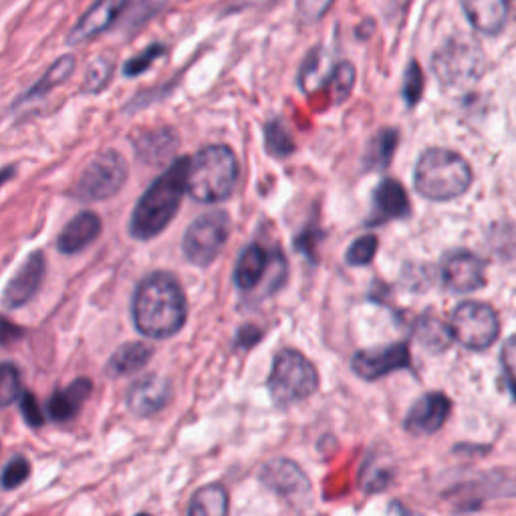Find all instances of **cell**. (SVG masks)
Instances as JSON below:
<instances>
[{"mask_svg":"<svg viewBox=\"0 0 516 516\" xmlns=\"http://www.w3.org/2000/svg\"><path fill=\"white\" fill-rule=\"evenodd\" d=\"M132 321L146 339H170L188 319V301L180 281L166 271L150 273L132 295Z\"/></svg>","mask_w":516,"mask_h":516,"instance_id":"1","label":"cell"},{"mask_svg":"<svg viewBox=\"0 0 516 516\" xmlns=\"http://www.w3.org/2000/svg\"><path fill=\"white\" fill-rule=\"evenodd\" d=\"M190 158L174 160L142 194L127 222V232L140 242L160 236L176 218L186 196Z\"/></svg>","mask_w":516,"mask_h":516,"instance_id":"2","label":"cell"},{"mask_svg":"<svg viewBox=\"0 0 516 516\" xmlns=\"http://www.w3.org/2000/svg\"><path fill=\"white\" fill-rule=\"evenodd\" d=\"M238 174V160L228 146H206L188 162L186 194L200 204L224 202L234 192Z\"/></svg>","mask_w":516,"mask_h":516,"instance_id":"3","label":"cell"},{"mask_svg":"<svg viewBox=\"0 0 516 516\" xmlns=\"http://www.w3.org/2000/svg\"><path fill=\"white\" fill-rule=\"evenodd\" d=\"M414 182L416 190L428 200H454L472 186V170L460 154L432 148L418 160Z\"/></svg>","mask_w":516,"mask_h":516,"instance_id":"4","label":"cell"},{"mask_svg":"<svg viewBox=\"0 0 516 516\" xmlns=\"http://www.w3.org/2000/svg\"><path fill=\"white\" fill-rule=\"evenodd\" d=\"M486 67V55L480 43L468 35L446 39L432 57V71L448 89H466L474 85Z\"/></svg>","mask_w":516,"mask_h":516,"instance_id":"5","label":"cell"},{"mask_svg":"<svg viewBox=\"0 0 516 516\" xmlns=\"http://www.w3.org/2000/svg\"><path fill=\"white\" fill-rule=\"evenodd\" d=\"M319 387L315 365L299 351L285 349L277 355L269 377V392L277 406H293L311 398Z\"/></svg>","mask_w":516,"mask_h":516,"instance_id":"6","label":"cell"},{"mask_svg":"<svg viewBox=\"0 0 516 516\" xmlns=\"http://www.w3.org/2000/svg\"><path fill=\"white\" fill-rule=\"evenodd\" d=\"M129 168L121 152L113 148L101 150L71 190V196L81 202H103L113 198L127 182Z\"/></svg>","mask_w":516,"mask_h":516,"instance_id":"7","label":"cell"},{"mask_svg":"<svg viewBox=\"0 0 516 516\" xmlns=\"http://www.w3.org/2000/svg\"><path fill=\"white\" fill-rule=\"evenodd\" d=\"M232 230V220L224 210H210L198 216L184 232L182 250L188 263L210 267L224 250Z\"/></svg>","mask_w":516,"mask_h":516,"instance_id":"8","label":"cell"},{"mask_svg":"<svg viewBox=\"0 0 516 516\" xmlns=\"http://www.w3.org/2000/svg\"><path fill=\"white\" fill-rule=\"evenodd\" d=\"M452 339L472 351L492 347L500 335L498 313L486 303H462L450 319Z\"/></svg>","mask_w":516,"mask_h":516,"instance_id":"9","label":"cell"},{"mask_svg":"<svg viewBox=\"0 0 516 516\" xmlns=\"http://www.w3.org/2000/svg\"><path fill=\"white\" fill-rule=\"evenodd\" d=\"M258 476L267 488L297 508H305L311 502V482L307 474L287 458L267 462Z\"/></svg>","mask_w":516,"mask_h":516,"instance_id":"10","label":"cell"},{"mask_svg":"<svg viewBox=\"0 0 516 516\" xmlns=\"http://www.w3.org/2000/svg\"><path fill=\"white\" fill-rule=\"evenodd\" d=\"M172 381L160 373H146L129 385L125 406L136 418L150 420L168 408L172 400Z\"/></svg>","mask_w":516,"mask_h":516,"instance_id":"11","label":"cell"},{"mask_svg":"<svg viewBox=\"0 0 516 516\" xmlns=\"http://www.w3.org/2000/svg\"><path fill=\"white\" fill-rule=\"evenodd\" d=\"M45 275H47V258L41 250H35L25 258L17 273L7 283L3 297H0V305H3L7 311L23 309L27 303H31L37 297L39 289L43 287Z\"/></svg>","mask_w":516,"mask_h":516,"instance_id":"12","label":"cell"},{"mask_svg":"<svg viewBox=\"0 0 516 516\" xmlns=\"http://www.w3.org/2000/svg\"><path fill=\"white\" fill-rule=\"evenodd\" d=\"M442 279L448 291L452 293H472L484 287L486 283V265L482 258L468 250H456L444 258Z\"/></svg>","mask_w":516,"mask_h":516,"instance_id":"13","label":"cell"},{"mask_svg":"<svg viewBox=\"0 0 516 516\" xmlns=\"http://www.w3.org/2000/svg\"><path fill=\"white\" fill-rule=\"evenodd\" d=\"M351 367L361 379L375 381L392 371L412 367L410 349L406 343H396V345H387V347L359 351L353 357Z\"/></svg>","mask_w":516,"mask_h":516,"instance_id":"14","label":"cell"},{"mask_svg":"<svg viewBox=\"0 0 516 516\" xmlns=\"http://www.w3.org/2000/svg\"><path fill=\"white\" fill-rule=\"evenodd\" d=\"M127 5L129 0H97V3H93V7L71 29L67 43L79 45L99 37L121 17Z\"/></svg>","mask_w":516,"mask_h":516,"instance_id":"15","label":"cell"},{"mask_svg":"<svg viewBox=\"0 0 516 516\" xmlns=\"http://www.w3.org/2000/svg\"><path fill=\"white\" fill-rule=\"evenodd\" d=\"M450 410H452V404L444 394H438V392L426 394L408 412L406 430L414 436L436 434L446 424Z\"/></svg>","mask_w":516,"mask_h":516,"instance_id":"16","label":"cell"},{"mask_svg":"<svg viewBox=\"0 0 516 516\" xmlns=\"http://www.w3.org/2000/svg\"><path fill=\"white\" fill-rule=\"evenodd\" d=\"M91 394H93V381L89 377L73 379L67 387L53 392V396L49 398L45 408L47 420L55 424H65L75 420Z\"/></svg>","mask_w":516,"mask_h":516,"instance_id":"17","label":"cell"},{"mask_svg":"<svg viewBox=\"0 0 516 516\" xmlns=\"http://www.w3.org/2000/svg\"><path fill=\"white\" fill-rule=\"evenodd\" d=\"M460 7L472 29L488 37L500 35L510 15V0H460Z\"/></svg>","mask_w":516,"mask_h":516,"instance_id":"18","label":"cell"},{"mask_svg":"<svg viewBox=\"0 0 516 516\" xmlns=\"http://www.w3.org/2000/svg\"><path fill=\"white\" fill-rule=\"evenodd\" d=\"M101 230H103L101 218L95 212L91 210L79 212L59 232L57 250L65 256H75L85 248H89L101 236Z\"/></svg>","mask_w":516,"mask_h":516,"instance_id":"19","label":"cell"},{"mask_svg":"<svg viewBox=\"0 0 516 516\" xmlns=\"http://www.w3.org/2000/svg\"><path fill=\"white\" fill-rule=\"evenodd\" d=\"M178 136L170 127L160 129H148V132H140L132 136V144L136 150V156L150 166H160L166 160H170L178 148Z\"/></svg>","mask_w":516,"mask_h":516,"instance_id":"20","label":"cell"},{"mask_svg":"<svg viewBox=\"0 0 516 516\" xmlns=\"http://www.w3.org/2000/svg\"><path fill=\"white\" fill-rule=\"evenodd\" d=\"M154 355V347L146 341H129L119 345L107 365H105V373L107 377H129L142 369H146V365L152 361Z\"/></svg>","mask_w":516,"mask_h":516,"instance_id":"21","label":"cell"},{"mask_svg":"<svg viewBox=\"0 0 516 516\" xmlns=\"http://www.w3.org/2000/svg\"><path fill=\"white\" fill-rule=\"evenodd\" d=\"M271 256L261 244H250L242 250L236 271H234V283L240 291H252L265 279V275L271 271Z\"/></svg>","mask_w":516,"mask_h":516,"instance_id":"22","label":"cell"},{"mask_svg":"<svg viewBox=\"0 0 516 516\" xmlns=\"http://www.w3.org/2000/svg\"><path fill=\"white\" fill-rule=\"evenodd\" d=\"M373 210H375L373 222L400 220L410 216L412 204L406 194V188L396 180H383L375 190Z\"/></svg>","mask_w":516,"mask_h":516,"instance_id":"23","label":"cell"},{"mask_svg":"<svg viewBox=\"0 0 516 516\" xmlns=\"http://www.w3.org/2000/svg\"><path fill=\"white\" fill-rule=\"evenodd\" d=\"M75 67H77V61L73 55H63L59 57L51 67L49 71L17 101V105H23V103H29V101H35V99H43L45 95H49L55 87L63 85L73 73H75Z\"/></svg>","mask_w":516,"mask_h":516,"instance_id":"24","label":"cell"},{"mask_svg":"<svg viewBox=\"0 0 516 516\" xmlns=\"http://www.w3.org/2000/svg\"><path fill=\"white\" fill-rule=\"evenodd\" d=\"M190 516H224L228 514V492L220 484H208L194 492L190 506Z\"/></svg>","mask_w":516,"mask_h":516,"instance_id":"25","label":"cell"},{"mask_svg":"<svg viewBox=\"0 0 516 516\" xmlns=\"http://www.w3.org/2000/svg\"><path fill=\"white\" fill-rule=\"evenodd\" d=\"M398 146V132L396 129H383L379 132L373 142L369 144V152H367V166L373 170H381L387 168L394 158Z\"/></svg>","mask_w":516,"mask_h":516,"instance_id":"26","label":"cell"},{"mask_svg":"<svg viewBox=\"0 0 516 516\" xmlns=\"http://www.w3.org/2000/svg\"><path fill=\"white\" fill-rule=\"evenodd\" d=\"M23 394L21 369L13 361H0V410L11 408Z\"/></svg>","mask_w":516,"mask_h":516,"instance_id":"27","label":"cell"},{"mask_svg":"<svg viewBox=\"0 0 516 516\" xmlns=\"http://www.w3.org/2000/svg\"><path fill=\"white\" fill-rule=\"evenodd\" d=\"M325 85L331 89V95L335 97V103L345 101L349 97L353 85H355V67L349 61H341V63L333 65Z\"/></svg>","mask_w":516,"mask_h":516,"instance_id":"28","label":"cell"},{"mask_svg":"<svg viewBox=\"0 0 516 516\" xmlns=\"http://www.w3.org/2000/svg\"><path fill=\"white\" fill-rule=\"evenodd\" d=\"M267 148L273 156L277 158H287L289 154L295 152V142L289 134V129L285 127V123L281 119H275L267 125Z\"/></svg>","mask_w":516,"mask_h":516,"instance_id":"29","label":"cell"},{"mask_svg":"<svg viewBox=\"0 0 516 516\" xmlns=\"http://www.w3.org/2000/svg\"><path fill=\"white\" fill-rule=\"evenodd\" d=\"M31 478V462L25 456H15L0 474V488L15 490Z\"/></svg>","mask_w":516,"mask_h":516,"instance_id":"30","label":"cell"},{"mask_svg":"<svg viewBox=\"0 0 516 516\" xmlns=\"http://www.w3.org/2000/svg\"><path fill=\"white\" fill-rule=\"evenodd\" d=\"M113 75V61L111 59H97L89 65L87 75H85V83H83V93H99L107 87L109 79Z\"/></svg>","mask_w":516,"mask_h":516,"instance_id":"31","label":"cell"},{"mask_svg":"<svg viewBox=\"0 0 516 516\" xmlns=\"http://www.w3.org/2000/svg\"><path fill=\"white\" fill-rule=\"evenodd\" d=\"M420 343L428 349H446L452 341V333H450V327H444L440 321L436 319H430V321H424L420 325Z\"/></svg>","mask_w":516,"mask_h":516,"instance_id":"32","label":"cell"},{"mask_svg":"<svg viewBox=\"0 0 516 516\" xmlns=\"http://www.w3.org/2000/svg\"><path fill=\"white\" fill-rule=\"evenodd\" d=\"M379 248V240L373 236V234H367V236H361L357 238L351 248L347 250V263L351 267H363V265H369L373 261V256Z\"/></svg>","mask_w":516,"mask_h":516,"instance_id":"33","label":"cell"},{"mask_svg":"<svg viewBox=\"0 0 516 516\" xmlns=\"http://www.w3.org/2000/svg\"><path fill=\"white\" fill-rule=\"evenodd\" d=\"M335 5V0H295L297 19L303 25L319 23Z\"/></svg>","mask_w":516,"mask_h":516,"instance_id":"34","label":"cell"},{"mask_svg":"<svg viewBox=\"0 0 516 516\" xmlns=\"http://www.w3.org/2000/svg\"><path fill=\"white\" fill-rule=\"evenodd\" d=\"M164 45L156 43V45H150L146 51H142L140 55H136L134 59H129L125 65H123V75L125 77H138L142 73H146L156 59H160L164 55Z\"/></svg>","mask_w":516,"mask_h":516,"instance_id":"35","label":"cell"},{"mask_svg":"<svg viewBox=\"0 0 516 516\" xmlns=\"http://www.w3.org/2000/svg\"><path fill=\"white\" fill-rule=\"evenodd\" d=\"M424 93V71L418 61H412L404 79V97L408 105H416Z\"/></svg>","mask_w":516,"mask_h":516,"instance_id":"36","label":"cell"},{"mask_svg":"<svg viewBox=\"0 0 516 516\" xmlns=\"http://www.w3.org/2000/svg\"><path fill=\"white\" fill-rule=\"evenodd\" d=\"M19 410L23 420L27 422V426L31 428H41L47 422V414L43 412L41 404L37 402V396L31 392H23L19 398Z\"/></svg>","mask_w":516,"mask_h":516,"instance_id":"37","label":"cell"},{"mask_svg":"<svg viewBox=\"0 0 516 516\" xmlns=\"http://www.w3.org/2000/svg\"><path fill=\"white\" fill-rule=\"evenodd\" d=\"M23 333H25V329L17 327L13 321H9L5 317H0V345L7 347L11 343L19 341L23 337Z\"/></svg>","mask_w":516,"mask_h":516,"instance_id":"38","label":"cell"},{"mask_svg":"<svg viewBox=\"0 0 516 516\" xmlns=\"http://www.w3.org/2000/svg\"><path fill=\"white\" fill-rule=\"evenodd\" d=\"M502 363L512 379H516V335L502 349Z\"/></svg>","mask_w":516,"mask_h":516,"instance_id":"39","label":"cell"},{"mask_svg":"<svg viewBox=\"0 0 516 516\" xmlns=\"http://www.w3.org/2000/svg\"><path fill=\"white\" fill-rule=\"evenodd\" d=\"M15 174H17V168H15V166L0 168V188H3L5 184H9V182L15 178Z\"/></svg>","mask_w":516,"mask_h":516,"instance_id":"40","label":"cell"}]
</instances>
